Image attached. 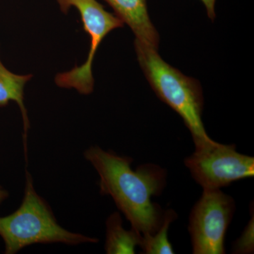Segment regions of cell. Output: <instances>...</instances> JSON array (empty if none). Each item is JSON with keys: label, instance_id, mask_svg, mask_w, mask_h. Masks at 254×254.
<instances>
[{"label": "cell", "instance_id": "6da1fadb", "mask_svg": "<svg viewBox=\"0 0 254 254\" xmlns=\"http://www.w3.org/2000/svg\"><path fill=\"white\" fill-rule=\"evenodd\" d=\"M84 157L99 175L100 193L113 198L132 228L142 235L155 234L163 223L165 211L151 198L161 194L165 189L166 170L146 163L134 171L131 168L133 159L98 145L88 148Z\"/></svg>", "mask_w": 254, "mask_h": 254}, {"label": "cell", "instance_id": "7a4b0ae2", "mask_svg": "<svg viewBox=\"0 0 254 254\" xmlns=\"http://www.w3.org/2000/svg\"><path fill=\"white\" fill-rule=\"evenodd\" d=\"M137 60L155 94L183 120L191 133L195 148L213 142L202 120L204 99L200 82L169 64L158 50L134 41Z\"/></svg>", "mask_w": 254, "mask_h": 254}, {"label": "cell", "instance_id": "3957f363", "mask_svg": "<svg viewBox=\"0 0 254 254\" xmlns=\"http://www.w3.org/2000/svg\"><path fill=\"white\" fill-rule=\"evenodd\" d=\"M26 178L24 195L19 208L7 216L0 217V237L4 242L5 254H14L36 244L75 246L99 242L98 239L60 226L50 205L37 193L28 172Z\"/></svg>", "mask_w": 254, "mask_h": 254}, {"label": "cell", "instance_id": "277c9868", "mask_svg": "<svg viewBox=\"0 0 254 254\" xmlns=\"http://www.w3.org/2000/svg\"><path fill=\"white\" fill-rule=\"evenodd\" d=\"M58 2L64 13L71 6L78 10L91 44L86 63L57 75L55 83L61 88H74L81 94H90L94 87L92 66L98 47L108 33L123 27L124 23L116 15L107 11L97 0H58Z\"/></svg>", "mask_w": 254, "mask_h": 254}, {"label": "cell", "instance_id": "5b68a950", "mask_svg": "<svg viewBox=\"0 0 254 254\" xmlns=\"http://www.w3.org/2000/svg\"><path fill=\"white\" fill-rule=\"evenodd\" d=\"M235 208L234 198L220 189L203 190L189 221L193 254H225V235Z\"/></svg>", "mask_w": 254, "mask_h": 254}, {"label": "cell", "instance_id": "8992f818", "mask_svg": "<svg viewBox=\"0 0 254 254\" xmlns=\"http://www.w3.org/2000/svg\"><path fill=\"white\" fill-rule=\"evenodd\" d=\"M185 165L200 186L221 189L232 182L254 176V158L237 152L235 144L214 141L199 148L185 160Z\"/></svg>", "mask_w": 254, "mask_h": 254}, {"label": "cell", "instance_id": "52a82bcc", "mask_svg": "<svg viewBox=\"0 0 254 254\" xmlns=\"http://www.w3.org/2000/svg\"><path fill=\"white\" fill-rule=\"evenodd\" d=\"M124 24L128 26L136 41L158 50L160 36L148 14L147 0H105Z\"/></svg>", "mask_w": 254, "mask_h": 254}, {"label": "cell", "instance_id": "ba28073f", "mask_svg": "<svg viewBox=\"0 0 254 254\" xmlns=\"http://www.w3.org/2000/svg\"><path fill=\"white\" fill-rule=\"evenodd\" d=\"M105 250L108 254H135L136 247H141L143 235L135 229L124 228L123 219L118 212L110 215L106 221Z\"/></svg>", "mask_w": 254, "mask_h": 254}, {"label": "cell", "instance_id": "9c48e42d", "mask_svg": "<svg viewBox=\"0 0 254 254\" xmlns=\"http://www.w3.org/2000/svg\"><path fill=\"white\" fill-rule=\"evenodd\" d=\"M32 76L31 74L18 75L11 72L0 60V107L6 106L10 101L17 103L22 114L26 132L29 127V121L24 104V88Z\"/></svg>", "mask_w": 254, "mask_h": 254}, {"label": "cell", "instance_id": "30bf717a", "mask_svg": "<svg viewBox=\"0 0 254 254\" xmlns=\"http://www.w3.org/2000/svg\"><path fill=\"white\" fill-rule=\"evenodd\" d=\"M177 218V214L173 209L165 211L163 223L153 235H143L141 248L145 254H172L173 246L169 242L168 230L172 222Z\"/></svg>", "mask_w": 254, "mask_h": 254}, {"label": "cell", "instance_id": "8fae6325", "mask_svg": "<svg viewBox=\"0 0 254 254\" xmlns=\"http://www.w3.org/2000/svg\"><path fill=\"white\" fill-rule=\"evenodd\" d=\"M252 218L245 227L240 238L237 240L232 247V253L248 254H253L254 250V213Z\"/></svg>", "mask_w": 254, "mask_h": 254}, {"label": "cell", "instance_id": "7c38bea8", "mask_svg": "<svg viewBox=\"0 0 254 254\" xmlns=\"http://www.w3.org/2000/svg\"><path fill=\"white\" fill-rule=\"evenodd\" d=\"M204 4L207 15L211 21H214L215 18V2L216 0H200Z\"/></svg>", "mask_w": 254, "mask_h": 254}, {"label": "cell", "instance_id": "4fadbf2b", "mask_svg": "<svg viewBox=\"0 0 254 254\" xmlns=\"http://www.w3.org/2000/svg\"><path fill=\"white\" fill-rule=\"evenodd\" d=\"M8 196H9V193L7 190L0 186V205L8 198Z\"/></svg>", "mask_w": 254, "mask_h": 254}]
</instances>
